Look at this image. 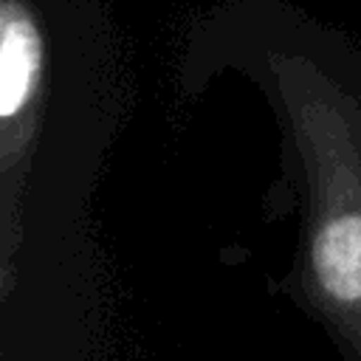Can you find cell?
I'll return each mask as SVG.
<instances>
[{
  "label": "cell",
  "instance_id": "6da1fadb",
  "mask_svg": "<svg viewBox=\"0 0 361 361\" xmlns=\"http://www.w3.org/2000/svg\"><path fill=\"white\" fill-rule=\"evenodd\" d=\"M319 290L344 310L361 307V212L327 217L310 240Z\"/></svg>",
  "mask_w": 361,
  "mask_h": 361
},
{
  "label": "cell",
  "instance_id": "7a4b0ae2",
  "mask_svg": "<svg viewBox=\"0 0 361 361\" xmlns=\"http://www.w3.org/2000/svg\"><path fill=\"white\" fill-rule=\"evenodd\" d=\"M0 31V116L3 121H11L37 87L42 42L34 23L11 3L3 8Z\"/></svg>",
  "mask_w": 361,
  "mask_h": 361
}]
</instances>
